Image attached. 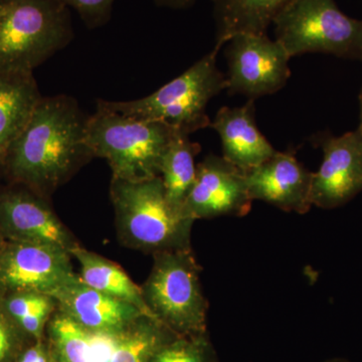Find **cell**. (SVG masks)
I'll list each match as a JSON object with an SVG mask.
<instances>
[{"instance_id":"cell-1","label":"cell","mask_w":362,"mask_h":362,"mask_svg":"<svg viewBox=\"0 0 362 362\" xmlns=\"http://www.w3.org/2000/svg\"><path fill=\"white\" fill-rule=\"evenodd\" d=\"M87 119L71 97H42L2 168L42 197L54 192L93 157L86 141Z\"/></svg>"},{"instance_id":"cell-2","label":"cell","mask_w":362,"mask_h":362,"mask_svg":"<svg viewBox=\"0 0 362 362\" xmlns=\"http://www.w3.org/2000/svg\"><path fill=\"white\" fill-rule=\"evenodd\" d=\"M110 192L119 239L126 247L152 254L190 247L195 221L169 204L160 176L140 181L112 177Z\"/></svg>"},{"instance_id":"cell-3","label":"cell","mask_w":362,"mask_h":362,"mask_svg":"<svg viewBox=\"0 0 362 362\" xmlns=\"http://www.w3.org/2000/svg\"><path fill=\"white\" fill-rule=\"evenodd\" d=\"M178 133L168 124L132 118L97 105L87 119L86 141L93 157L108 162L112 177L140 181L160 175L162 159Z\"/></svg>"},{"instance_id":"cell-4","label":"cell","mask_w":362,"mask_h":362,"mask_svg":"<svg viewBox=\"0 0 362 362\" xmlns=\"http://www.w3.org/2000/svg\"><path fill=\"white\" fill-rule=\"evenodd\" d=\"M218 52L214 49L149 96L127 102L98 100L97 105L132 118L168 124L187 135L209 127L207 105L228 89V78L216 66Z\"/></svg>"},{"instance_id":"cell-5","label":"cell","mask_w":362,"mask_h":362,"mask_svg":"<svg viewBox=\"0 0 362 362\" xmlns=\"http://www.w3.org/2000/svg\"><path fill=\"white\" fill-rule=\"evenodd\" d=\"M73 39L68 7L57 0H2L0 69L33 71Z\"/></svg>"},{"instance_id":"cell-6","label":"cell","mask_w":362,"mask_h":362,"mask_svg":"<svg viewBox=\"0 0 362 362\" xmlns=\"http://www.w3.org/2000/svg\"><path fill=\"white\" fill-rule=\"evenodd\" d=\"M152 270L141 286L152 315L180 337L206 332L207 302L202 293L201 268L192 247L153 254Z\"/></svg>"},{"instance_id":"cell-7","label":"cell","mask_w":362,"mask_h":362,"mask_svg":"<svg viewBox=\"0 0 362 362\" xmlns=\"http://www.w3.org/2000/svg\"><path fill=\"white\" fill-rule=\"evenodd\" d=\"M273 23L291 58L322 52L362 61V21L343 13L334 0H293Z\"/></svg>"},{"instance_id":"cell-8","label":"cell","mask_w":362,"mask_h":362,"mask_svg":"<svg viewBox=\"0 0 362 362\" xmlns=\"http://www.w3.org/2000/svg\"><path fill=\"white\" fill-rule=\"evenodd\" d=\"M226 45L228 90L255 100L282 89L291 76V57L277 40L259 33H239Z\"/></svg>"},{"instance_id":"cell-9","label":"cell","mask_w":362,"mask_h":362,"mask_svg":"<svg viewBox=\"0 0 362 362\" xmlns=\"http://www.w3.org/2000/svg\"><path fill=\"white\" fill-rule=\"evenodd\" d=\"M71 258L62 247L6 240L0 247V297L16 292L52 296L80 278Z\"/></svg>"},{"instance_id":"cell-10","label":"cell","mask_w":362,"mask_h":362,"mask_svg":"<svg viewBox=\"0 0 362 362\" xmlns=\"http://www.w3.org/2000/svg\"><path fill=\"white\" fill-rule=\"evenodd\" d=\"M252 199L247 173L223 156H209L197 165V177L185 202V213L194 218L244 216Z\"/></svg>"},{"instance_id":"cell-11","label":"cell","mask_w":362,"mask_h":362,"mask_svg":"<svg viewBox=\"0 0 362 362\" xmlns=\"http://www.w3.org/2000/svg\"><path fill=\"white\" fill-rule=\"evenodd\" d=\"M320 168L313 173L312 204L331 209L362 192V132L357 128L341 136H323Z\"/></svg>"},{"instance_id":"cell-12","label":"cell","mask_w":362,"mask_h":362,"mask_svg":"<svg viewBox=\"0 0 362 362\" xmlns=\"http://www.w3.org/2000/svg\"><path fill=\"white\" fill-rule=\"evenodd\" d=\"M0 235L6 240L49 245L69 252L78 246L42 195L28 187L0 194Z\"/></svg>"},{"instance_id":"cell-13","label":"cell","mask_w":362,"mask_h":362,"mask_svg":"<svg viewBox=\"0 0 362 362\" xmlns=\"http://www.w3.org/2000/svg\"><path fill=\"white\" fill-rule=\"evenodd\" d=\"M313 173L298 161L294 152H276L247 173L252 201L258 199L285 211L306 214L311 209Z\"/></svg>"},{"instance_id":"cell-14","label":"cell","mask_w":362,"mask_h":362,"mask_svg":"<svg viewBox=\"0 0 362 362\" xmlns=\"http://www.w3.org/2000/svg\"><path fill=\"white\" fill-rule=\"evenodd\" d=\"M57 308L92 332H123L145 315L135 306L86 285L80 278L52 295Z\"/></svg>"},{"instance_id":"cell-15","label":"cell","mask_w":362,"mask_h":362,"mask_svg":"<svg viewBox=\"0 0 362 362\" xmlns=\"http://www.w3.org/2000/svg\"><path fill=\"white\" fill-rule=\"evenodd\" d=\"M254 102L249 100L238 108L223 107L209 126L220 135L223 158L246 173L277 152L257 127Z\"/></svg>"},{"instance_id":"cell-16","label":"cell","mask_w":362,"mask_h":362,"mask_svg":"<svg viewBox=\"0 0 362 362\" xmlns=\"http://www.w3.org/2000/svg\"><path fill=\"white\" fill-rule=\"evenodd\" d=\"M42 99L32 71L0 69V168Z\"/></svg>"},{"instance_id":"cell-17","label":"cell","mask_w":362,"mask_h":362,"mask_svg":"<svg viewBox=\"0 0 362 362\" xmlns=\"http://www.w3.org/2000/svg\"><path fill=\"white\" fill-rule=\"evenodd\" d=\"M216 37L214 49L220 51L233 35L267 33L269 26L293 0H213Z\"/></svg>"},{"instance_id":"cell-18","label":"cell","mask_w":362,"mask_h":362,"mask_svg":"<svg viewBox=\"0 0 362 362\" xmlns=\"http://www.w3.org/2000/svg\"><path fill=\"white\" fill-rule=\"evenodd\" d=\"M70 254L81 266L80 279L86 285L127 302L145 315L156 318L143 299L141 287L136 285L120 266L78 245L71 250Z\"/></svg>"},{"instance_id":"cell-19","label":"cell","mask_w":362,"mask_h":362,"mask_svg":"<svg viewBox=\"0 0 362 362\" xmlns=\"http://www.w3.org/2000/svg\"><path fill=\"white\" fill-rule=\"evenodd\" d=\"M201 150L199 143L190 141L185 133H178L162 159L159 176L166 199L171 206L183 213H185V202L197 177L195 156Z\"/></svg>"},{"instance_id":"cell-20","label":"cell","mask_w":362,"mask_h":362,"mask_svg":"<svg viewBox=\"0 0 362 362\" xmlns=\"http://www.w3.org/2000/svg\"><path fill=\"white\" fill-rule=\"evenodd\" d=\"M175 337L156 318L143 315L119 334L112 362H150L157 350Z\"/></svg>"},{"instance_id":"cell-21","label":"cell","mask_w":362,"mask_h":362,"mask_svg":"<svg viewBox=\"0 0 362 362\" xmlns=\"http://www.w3.org/2000/svg\"><path fill=\"white\" fill-rule=\"evenodd\" d=\"M51 347L64 362H90L92 331L59 310L49 322Z\"/></svg>"},{"instance_id":"cell-22","label":"cell","mask_w":362,"mask_h":362,"mask_svg":"<svg viewBox=\"0 0 362 362\" xmlns=\"http://www.w3.org/2000/svg\"><path fill=\"white\" fill-rule=\"evenodd\" d=\"M150 362H218L206 332L180 337L176 335L157 350Z\"/></svg>"},{"instance_id":"cell-23","label":"cell","mask_w":362,"mask_h":362,"mask_svg":"<svg viewBox=\"0 0 362 362\" xmlns=\"http://www.w3.org/2000/svg\"><path fill=\"white\" fill-rule=\"evenodd\" d=\"M0 299L7 314L13 319L14 322L35 312L54 311L57 308L54 298L42 293L16 292L0 297Z\"/></svg>"},{"instance_id":"cell-24","label":"cell","mask_w":362,"mask_h":362,"mask_svg":"<svg viewBox=\"0 0 362 362\" xmlns=\"http://www.w3.org/2000/svg\"><path fill=\"white\" fill-rule=\"evenodd\" d=\"M66 7H73L90 28L105 25L111 18L115 0H57Z\"/></svg>"},{"instance_id":"cell-25","label":"cell","mask_w":362,"mask_h":362,"mask_svg":"<svg viewBox=\"0 0 362 362\" xmlns=\"http://www.w3.org/2000/svg\"><path fill=\"white\" fill-rule=\"evenodd\" d=\"M23 331L7 314L0 299V362H11L18 354Z\"/></svg>"},{"instance_id":"cell-26","label":"cell","mask_w":362,"mask_h":362,"mask_svg":"<svg viewBox=\"0 0 362 362\" xmlns=\"http://www.w3.org/2000/svg\"><path fill=\"white\" fill-rule=\"evenodd\" d=\"M119 334L92 332L90 362H112L118 344Z\"/></svg>"},{"instance_id":"cell-27","label":"cell","mask_w":362,"mask_h":362,"mask_svg":"<svg viewBox=\"0 0 362 362\" xmlns=\"http://www.w3.org/2000/svg\"><path fill=\"white\" fill-rule=\"evenodd\" d=\"M42 340L37 341L33 346L26 349L23 354H21L20 359L18 362H35L37 361V357L39 356L40 350L42 349Z\"/></svg>"},{"instance_id":"cell-28","label":"cell","mask_w":362,"mask_h":362,"mask_svg":"<svg viewBox=\"0 0 362 362\" xmlns=\"http://www.w3.org/2000/svg\"><path fill=\"white\" fill-rule=\"evenodd\" d=\"M195 1L197 0H156L158 6L175 9L187 8V7L194 6Z\"/></svg>"},{"instance_id":"cell-29","label":"cell","mask_w":362,"mask_h":362,"mask_svg":"<svg viewBox=\"0 0 362 362\" xmlns=\"http://www.w3.org/2000/svg\"><path fill=\"white\" fill-rule=\"evenodd\" d=\"M49 362H64L62 361L61 358H59V356L58 354H57V352L54 351V349H52L51 346L49 347Z\"/></svg>"},{"instance_id":"cell-30","label":"cell","mask_w":362,"mask_h":362,"mask_svg":"<svg viewBox=\"0 0 362 362\" xmlns=\"http://www.w3.org/2000/svg\"><path fill=\"white\" fill-rule=\"evenodd\" d=\"M359 103H361V117H359L361 121H359L358 129L362 132V89L361 92V96H359Z\"/></svg>"},{"instance_id":"cell-31","label":"cell","mask_w":362,"mask_h":362,"mask_svg":"<svg viewBox=\"0 0 362 362\" xmlns=\"http://www.w3.org/2000/svg\"><path fill=\"white\" fill-rule=\"evenodd\" d=\"M6 242V240L4 239V238L1 237V235H0V247L2 246V244Z\"/></svg>"},{"instance_id":"cell-32","label":"cell","mask_w":362,"mask_h":362,"mask_svg":"<svg viewBox=\"0 0 362 362\" xmlns=\"http://www.w3.org/2000/svg\"><path fill=\"white\" fill-rule=\"evenodd\" d=\"M327 362H346V361H327Z\"/></svg>"},{"instance_id":"cell-33","label":"cell","mask_w":362,"mask_h":362,"mask_svg":"<svg viewBox=\"0 0 362 362\" xmlns=\"http://www.w3.org/2000/svg\"><path fill=\"white\" fill-rule=\"evenodd\" d=\"M1 6H2V0H0V11H1Z\"/></svg>"}]
</instances>
